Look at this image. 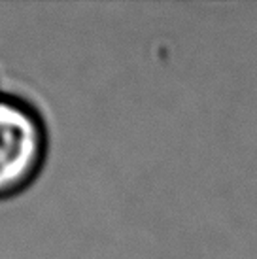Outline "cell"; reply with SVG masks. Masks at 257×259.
<instances>
[{
    "instance_id": "6da1fadb",
    "label": "cell",
    "mask_w": 257,
    "mask_h": 259,
    "mask_svg": "<svg viewBox=\"0 0 257 259\" xmlns=\"http://www.w3.org/2000/svg\"><path fill=\"white\" fill-rule=\"evenodd\" d=\"M50 127L27 97L0 89V202L23 195L42 176Z\"/></svg>"
}]
</instances>
